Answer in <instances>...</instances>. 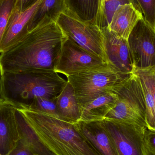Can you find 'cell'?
<instances>
[{
	"label": "cell",
	"mask_w": 155,
	"mask_h": 155,
	"mask_svg": "<svg viewBox=\"0 0 155 155\" xmlns=\"http://www.w3.org/2000/svg\"><path fill=\"white\" fill-rule=\"evenodd\" d=\"M55 72H5L0 74V99L17 108L38 97L56 98L67 80Z\"/></svg>",
	"instance_id": "cell-3"
},
{
	"label": "cell",
	"mask_w": 155,
	"mask_h": 155,
	"mask_svg": "<svg viewBox=\"0 0 155 155\" xmlns=\"http://www.w3.org/2000/svg\"><path fill=\"white\" fill-rule=\"evenodd\" d=\"M119 155H150L144 140L146 127L113 120L104 119Z\"/></svg>",
	"instance_id": "cell-9"
},
{
	"label": "cell",
	"mask_w": 155,
	"mask_h": 155,
	"mask_svg": "<svg viewBox=\"0 0 155 155\" xmlns=\"http://www.w3.org/2000/svg\"><path fill=\"white\" fill-rule=\"evenodd\" d=\"M81 134L101 155H119L104 120L78 121L75 124Z\"/></svg>",
	"instance_id": "cell-11"
},
{
	"label": "cell",
	"mask_w": 155,
	"mask_h": 155,
	"mask_svg": "<svg viewBox=\"0 0 155 155\" xmlns=\"http://www.w3.org/2000/svg\"><path fill=\"white\" fill-rule=\"evenodd\" d=\"M15 118L19 140L27 146L36 155H54L43 143L23 114L16 108Z\"/></svg>",
	"instance_id": "cell-18"
},
{
	"label": "cell",
	"mask_w": 155,
	"mask_h": 155,
	"mask_svg": "<svg viewBox=\"0 0 155 155\" xmlns=\"http://www.w3.org/2000/svg\"><path fill=\"white\" fill-rule=\"evenodd\" d=\"M117 101V95L110 88L109 92L96 98L81 109L80 121L104 120L109 111L114 107Z\"/></svg>",
	"instance_id": "cell-16"
},
{
	"label": "cell",
	"mask_w": 155,
	"mask_h": 155,
	"mask_svg": "<svg viewBox=\"0 0 155 155\" xmlns=\"http://www.w3.org/2000/svg\"><path fill=\"white\" fill-rule=\"evenodd\" d=\"M142 9L144 18L155 29V0H137Z\"/></svg>",
	"instance_id": "cell-24"
},
{
	"label": "cell",
	"mask_w": 155,
	"mask_h": 155,
	"mask_svg": "<svg viewBox=\"0 0 155 155\" xmlns=\"http://www.w3.org/2000/svg\"><path fill=\"white\" fill-rule=\"evenodd\" d=\"M127 40L135 71L155 69V29L144 16L136 24Z\"/></svg>",
	"instance_id": "cell-7"
},
{
	"label": "cell",
	"mask_w": 155,
	"mask_h": 155,
	"mask_svg": "<svg viewBox=\"0 0 155 155\" xmlns=\"http://www.w3.org/2000/svg\"><path fill=\"white\" fill-rule=\"evenodd\" d=\"M105 64L102 58L88 52L68 38L63 45L54 71L68 77Z\"/></svg>",
	"instance_id": "cell-8"
},
{
	"label": "cell",
	"mask_w": 155,
	"mask_h": 155,
	"mask_svg": "<svg viewBox=\"0 0 155 155\" xmlns=\"http://www.w3.org/2000/svg\"><path fill=\"white\" fill-rule=\"evenodd\" d=\"M56 22L45 18L11 48L0 54L5 72H55L63 45L68 39Z\"/></svg>",
	"instance_id": "cell-1"
},
{
	"label": "cell",
	"mask_w": 155,
	"mask_h": 155,
	"mask_svg": "<svg viewBox=\"0 0 155 155\" xmlns=\"http://www.w3.org/2000/svg\"><path fill=\"white\" fill-rule=\"evenodd\" d=\"M40 1L24 12H20L15 8L3 35L0 45L1 53L9 50L21 40L29 31V21Z\"/></svg>",
	"instance_id": "cell-13"
},
{
	"label": "cell",
	"mask_w": 155,
	"mask_h": 155,
	"mask_svg": "<svg viewBox=\"0 0 155 155\" xmlns=\"http://www.w3.org/2000/svg\"><path fill=\"white\" fill-rule=\"evenodd\" d=\"M8 155H36L26 145L19 140L17 144Z\"/></svg>",
	"instance_id": "cell-27"
},
{
	"label": "cell",
	"mask_w": 155,
	"mask_h": 155,
	"mask_svg": "<svg viewBox=\"0 0 155 155\" xmlns=\"http://www.w3.org/2000/svg\"><path fill=\"white\" fill-rule=\"evenodd\" d=\"M40 0H17L15 9L20 12H24L32 7Z\"/></svg>",
	"instance_id": "cell-28"
},
{
	"label": "cell",
	"mask_w": 155,
	"mask_h": 155,
	"mask_svg": "<svg viewBox=\"0 0 155 155\" xmlns=\"http://www.w3.org/2000/svg\"><path fill=\"white\" fill-rule=\"evenodd\" d=\"M127 4H132L136 10L143 14L137 0H100L97 25L101 29L107 27L116 10L121 5Z\"/></svg>",
	"instance_id": "cell-19"
},
{
	"label": "cell",
	"mask_w": 155,
	"mask_h": 155,
	"mask_svg": "<svg viewBox=\"0 0 155 155\" xmlns=\"http://www.w3.org/2000/svg\"><path fill=\"white\" fill-rule=\"evenodd\" d=\"M136 71L140 73L149 84L153 96L155 106V69L139 70Z\"/></svg>",
	"instance_id": "cell-26"
},
{
	"label": "cell",
	"mask_w": 155,
	"mask_h": 155,
	"mask_svg": "<svg viewBox=\"0 0 155 155\" xmlns=\"http://www.w3.org/2000/svg\"><path fill=\"white\" fill-rule=\"evenodd\" d=\"M70 12L86 21L96 25L100 0H67Z\"/></svg>",
	"instance_id": "cell-20"
},
{
	"label": "cell",
	"mask_w": 155,
	"mask_h": 155,
	"mask_svg": "<svg viewBox=\"0 0 155 155\" xmlns=\"http://www.w3.org/2000/svg\"><path fill=\"white\" fill-rule=\"evenodd\" d=\"M147 150L150 155H155V132L147 128L144 134Z\"/></svg>",
	"instance_id": "cell-25"
},
{
	"label": "cell",
	"mask_w": 155,
	"mask_h": 155,
	"mask_svg": "<svg viewBox=\"0 0 155 155\" xmlns=\"http://www.w3.org/2000/svg\"><path fill=\"white\" fill-rule=\"evenodd\" d=\"M56 98L36 97L29 105L23 108L40 111L60 119L56 106Z\"/></svg>",
	"instance_id": "cell-22"
},
{
	"label": "cell",
	"mask_w": 155,
	"mask_h": 155,
	"mask_svg": "<svg viewBox=\"0 0 155 155\" xmlns=\"http://www.w3.org/2000/svg\"><path fill=\"white\" fill-rule=\"evenodd\" d=\"M43 143L54 155H101L72 124L45 113L18 108Z\"/></svg>",
	"instance_id": "cell-2"
},
{
	"label": "cell",
	"mask_w": 155,
	"mask_h": 155,
	"mask_svg": "<svg viewBox=\"0 0 155 155\" xmlns=\"http://www.w3.org/2000/svg\"><path fill=\"white\" fill-rule=\"evenodd\" d=\"M56 103L60 119L72 124L80 121V107L74 89L69 82L57 96Z\"/></svg>",
	"instance_id": "cell-15"
},
{
	"label": "cell",
	"mask_w": 155,
	"mask_h": 155,
	"mask_svg": "<svg viewBox=\"0 0 155 155\" xmlns=\"http://www.w3.org/2000/svg\"><path fill=\"white\" fill-rule=\"evenodd\" d=\"M141 81L146 105V122L147 129L155 132V106L151 87L145 78L138 72L135 71Z\"/></svg>",
	"instance_id": "cell-21"
},
{
	"label": "cell",
	"mask_w": 155,
	"mask_h": 155,
	"mask_svg": "<svg viewBox=\"0 0 155 155\" xmlns=\"http://www.w3.org/2000/svg\"><path fill=\"white\" fill-rule=\"evenodd\" d=\"M119 73L108 64L67 77L74 89L80 110L111 87L131 76Z\"/></svg>",
	"instance_id": "cell-5"
},
{
	"label": "cell",
	"mask_w": 155,
	"mask_h": 155,
	"mask_svg": "<svg viewBox=\"0 0 155 155\" xmlns=\"http://www.w3.org/2000/svg\"><path fill=\"white\" fill-rule=\"evenodd\" d=\"M56 23L69 39L107 64L103 35L98 26L81 20L69 10L60 15Z\"/></svg>",
	"instance_id": "cell-6"
},
{
	"label": "cell",
	"mask_w": 155,
	"mask_h": 155,
	"mask_svg": "<svg viewBox=\"0 0 155 155\" xmlns=\"http://www.w3.org/2000/svg\"><path fill=\"white\" fill-rule=\"evenodd\" d=\"M17 0H0V45L9 18L15 8ZM1 52L0 50V54Z\"/></svg>",
	"instance_id": "cell-23"
},
{
	"label": "cell",
	"mask_w": 155,
	"mask_h": 155,
	"mask_svg": "<svg viewBox=\"0 0 155 155\" xmlns=\"http://www.w3.org/2000/svg\"><path fill=\"white\" fill-rule=\"evenodd\" d=\"M68 10L67 0H41L29 21V31L36 27L45 18L56 22L60 15Z\"/></svg>",
	"instance_id": "cell-17"
},
{
	"label": "cell",
	"mask_w": 155,
	"mask_h": 155,
	"mask_svg": "<svg viewBox=\"0 0 155 155\" xmlns=\"http://www.w3.org/2000/svg\"><path fill=\"white\" fill-rule=\"evenodd\" d=\"M143 16V14L136 10L132 4L124 5L116 10L107 27L127 40L134 27Z\"/></svg>",
	"instance_id": "cell-14"
},
{
	"label": "cell",
	"mask_w": 155,
	"mask_h": 155,
	"mask_svg": "<svg viewBox=\"0 0 155 155\" xmlns=\"http://www.w3.org/2000/svg\"><path fill=\"white\" fill-rule=\"evenodd\" d=\"M107 64L117 72L133 74L135 70L127 40L109 30L101 29Z\"/></svg>",
	"instance_id": "cell-10"
},
{
	"label": "cell",
	"mask_w": 155,
	"mask_h": 155,
	"mask_svg": "<svg viewBox=\"0 0 155 155\" xmlns=\"http://www.w3.org/2000/svg\"><path fill=\"white\" fill-rule=\"evenodd\" d=\"M16 107L0 99V155H8L19 140L15 111Z\"/></svg>",
	"instance_id": "cell-12"
},
{
	"label": "cell",
	"mask_w": 155,
	"mask_h": 155,
	"mask_svg": "<svg viewBox=\"0 0 155 155\" xmlns=\"http://www.w3.org/2000/svg\"><path fill=\"white\" fill-rule=\"evenodd\" d=\"M111 89L117 95V101L104 119L147 128L145 99L139 76L134 73Z\"/></svg>",
	"instance_id": "cell-4"
}]
</instances>
